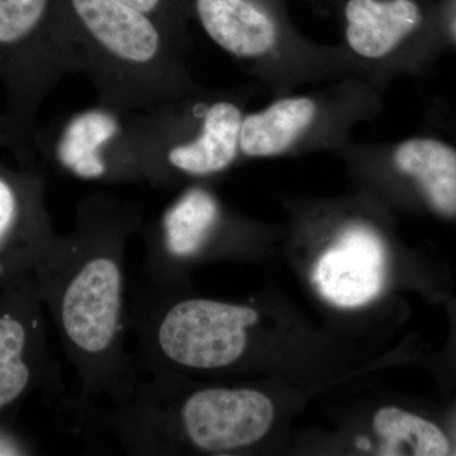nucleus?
Here are the masks:
<instances>
[{
	"label": "nucleus",
	"mask_w": 456,
	"mask_h": 456,
	"mask_svg": "<svg viewBox=\"0 0 456 456\" xmlns=\"http://www.w3.org/2000/svg\"><path fill=\"white\" fill-rule=\"evenodd\" d=\"M374 430L386 455H448L449 441L436 425L397 407L380 408L374 416Z\"/></svg>",
	"instance_id": "nucleus-12"
},
{
	"label": "nucleus",
	"mask_w": 456,
	"mask_h": 456,
	"mask_svg": "<svg viewBox=\"0 0 456 456\" xmlns=\"http://www.w3.org/2000/svg\"><path fill=\"white\" fill-rule=\"evenodd\" d=\"M77 71L64 0H0V82L7 116L27 163L38 108L66 74Z\"/></svg>",
	"instance_id": "nucleus-3"
},
{
	"label": "nucleus",
	"mask_w": 456,
	"mask_h": 456,
	"mask_svg": "<svg viewBox=\"0 0 456 456\" xmlns=\"http://www.w3.org/2000/svg\"><path fill=\"white\" fill-rule=\"evenodd\" d=\"M123 117L99 107L75 114L53 130L36 131L33 147L60 170L84 180L108 182L107 151L121 134Z\"/></svg>",
	"instance_id": "nucleus-7"
},
{
	"label": "nucleus",
	"mask_w": 456,
	"mask_h": 456,
	"mask_svg": "<svg viewBox=\"0 0 456 456\" xmlns=\"http://www.w3.org/2000/svg\"><path fill=\"white\" fill-rule=\"evenodd\" d=\"M257 2H261V0H257Z\"/></svg>",
	"instance_id": "nucleus-16"
},
{
	"label": "nucleus",
	"mask_w": 456,
	"mask_h": 456,
	"mask_svg": "<svg viewBox=\"0 0 456 456\" xmlns=\"http://www.w3.org/2000/svg\"><path fill=\"white\" fill-rule=\"evenodd\" d=\"M44 174L0 163V288L31 274L56 241Z\"/></svg>",
	"instance_id": "nucleus-5"
},
{
	"label": "nucleus",
	"mask_w": 456,
	"mask_h": 456,
	"mask_svg": "<svg viewBox=\"0 0 456 456\" xmlns=\"http://www.w3.org/2000/svg\"><path fill=\"white\" fill-rule=\"evenodd\" d=\"M395 167L415 179L432 208L456 217V150L435 139H411L395 149Z\"/></svg>",
	"instance_id": "nucleus-11"
},
{
	"label": "nucleus",
	"mask_w": 456,
	"mask_h": 456,
	"mask_svg": "<svg viewBox=\"0 0 456 456\" xmlns=\"http://www.w3.org/2000/svg\"><path fill=\"white\" fill-rule=\"evenodd\" d=\"M3 146L11 147L17 155L20 152L17 136L7 113L0 114V147Z\"/></svg>",
	"instance_id": "nucleus-15"
},
{
	"label": "nucleus",
	"mask_w": 456,
	"mask_h": 456,
	"mask_svg": "<svg viewBox=\"0 0 456 456\" xmlns=\"http://www.w3.org/2000/svg\"><path fill=\"white\" fill-rule=\"evenodd\" d=\"M154 18L170 32L182 38V18L176 0H119Z\"/></svg>",
	"instance_id": "nucleus-13"
},
{
	"label": "nucleus",
	"mask_w": 456,
	"mask_h": 456,
	"mask_svg": "<svg viewBox=\"0 0 456 456\" xmlns=\"http://www.w3.org/2000/svg\"><path fill=\"white\" fill-rule=\"evenodd\" d=\"M35 446L7 422H0V456L33 455Z\"/></svg>",
	"instance_id": "nucleus-14"
},
{
	"label": "nucleus",
	"mask_w": 456,
	"mask_h": 456,
	"mask_svg": "<svg viewBox=\"0 0 456 456\" xmlns=\"http://www.w3.org/2000/svg\"><path fill=\"white\" fill-rule=\"evenodd\" d=\"M386 259L382 240L370 228H347L317 260L314 285L338 307H362L382 292Z\"/></svg>",
	"instance_id": "nucleus-6"
},
{
	"label": "nucleus",
	"mask_w": 456,
	"mask_h": 456,
	"mask_svg": "<svg viewBox=\"0 0 456 456\" xmlns=\"http://www.w3.org/2000/svg\"><path fill=\"white\" fill-rule=\"evenodd\" d=\"M44 310L33 273L0 288V422L12 424L29 395L59 386Z\"/></svg>",
	"instance_id": "nucleus-4"
},
{
	"label": "nucleus",
	"mask_w": 456,
	"mask_h": 456,
	"mask_svg": "<svg viewBox=\"0 0 456 456\" xmlns=\"http://www.w3.org/2000/svg\"><path fill=\"white\" fill-rule=\"evenodd\" d=\"M77 71L121 116L180 104L191 93L182 38L119 0H64Z\"/></svg>",
	"instance_id": "nucleus-2"
},
{
	"label": "nucleus",
	"mask_w": 456,
	"mask_h": 456,
	"mask_svg": "<svg viewBox=\"0 0 456 456\" xmlns=\"http://www.w3.org/2000/svg\"><path fill=\"white\" fill-rule=\"evenodd\" d=\"M194 11L209 38L237 59H260L277 45V20L257 0H194Z\"/></svg>",
	"instance_id": "nucleus-9"
},
{
	"label": "nucleus",
	"mask_w": 456,
	"mask_h": 456,
	"mask_svg": "<svg viewBox=\"0 0 456 456\" xmlns=\"http://www.w3.org/2000/svg\"><path fill=\"white\" fill-rule=\"evenodd\" d=\"M345 37L353 53L380 60L425 22L419 0H344Z\"/></svg>",
	"instance_id": "nucleus-8"
},
{
	"label": "nucleus",
	"mask_w": 456,
	"mask_h": 456,
	"mask_svg": "<svg viewBox=\"0 0 456 456\" xmlns=\"http://www.w3.org/2000/svg\"><path fill=\"white\" fill-rule=\"evenodd\" d=\"M317 106L308 97L279 99L260 112L242 119L240 151L248 158L283 154L310 127Z\"/></svg>",
	"instance_id": "nucleus-10"
},
{
	"label": "nucleus",
	"mask_w": 456,
	"mask_h": 456,
	"mask_svg": "<svg viewBox=\"0 0 456 456\" xmlns=\"http://www.w3.org/2000/svg\"><path fill=\"white\" fill-rule=\"evenodd\" d=\"M139 206L95 194L77 207L74 230L57 236L33 275L84 401H127L139 383L126 347L130 330L126 248L140 227Z\"/></svg>",
	"instance_id": "nucleus-1"
}]
</instances>
